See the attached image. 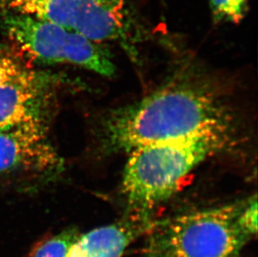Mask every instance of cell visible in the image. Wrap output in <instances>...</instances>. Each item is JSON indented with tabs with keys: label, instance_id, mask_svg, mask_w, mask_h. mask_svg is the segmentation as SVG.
I'll return each instance as SVG.
<instances>
[{
	"label": "cell",
	"instance_id": "obj_1",
	"mask_svg": "<svg viewBox=\"0 0 258 257\" xmlns=\"http://www.w3.org/2000/svg\"><path fill=\"white\" fill-rule=\"evenodd\" d=\"M236 117L225 96L205 78H177L142 100L112 109L100 122L109 153L198 136L234 135Z\"/></svg>",
	"mask_w": 258,
	"mask_h": 257
},
{
	"label": "cell",
	"instance_id": "obj_2",
	"mask_svg": "<svg viewBox=\"0 0 258 257\" xmlns=\"http://www.w3.org/2000/svg\"><path fill=\"white\" fill-rule=\"evenodd\" d=\"M231 134L198 136L144 146L130 152L121 189L130 214L149 217L202 163L233 142Z\"/></svg>",
	"mask_w": 258,
	"mask_h": 257
},
{
	"label": "cell",
	"instance_id": "obj_3",
	"mask_svg": "<svg viewBox=\"0 0 258 257\" xmlns=\"http://www.w3.org/2000/svg\"><path fill=\"white\" fill-rule=\"evenodd\" d=\"M244 202L193 211L149 230L145 257H239L251 238L239 226Z\"/></svg>",
	"mask_w": 258,
	"mask_h": 257
},
{
	"label": "cell",
	"instance_id": "obj_4",
	"mask_svg": "<svg viewBox=\"0 0 258 257\" xmlns=\"http://www.w3.org/2000/svg\"><path fill=\"white\" fill-rule=\"evenodd\" d=\"M0 13L37 18L93 41H115L135 58L142 38L137 15L125 0H0Z\"/></svg>",
	"mask_w": 258,
	"mask_h": 257
},
{
	"label": "cell",
	"instance_id": "obj_5",
	"mask_svg": "<svg viewBox=\"0 0 258 257\" xmlns=\"http://www.w3.org/2000/svg\"><path fill=\"white\" fill-rule=\"evenodd\" d=\"M0 29L34 60L44 65H70L105 77L115 76L112 54L66 27L14 13H0Z\"/></svg>",
	"mask_w": 258,
	"mask_h": 257
},
{
	"label": "cell",
	"instance_id": "obj_6",
	"mask_svg": "<svg viewBox=\"0 0 258 257\" xmlns=\"http://www.w3.org/2000/svg\"><path fill=\"white\" fill-rule=\"evenodd\" d=\"M63 170V160L49 140L46 122L0 130L1 184L32 188L51 182Z\"/></svg>",
	"mask_w": 258,
	"mask_h": 257
},
{
	"label": "cell",
	"instance_id": "obj_7",
	"mask_svg": "<svg viewBox=\"0 0 258 257\" xmlns=\"http://www.w3.org/2000/svg\"><path fill=\"white\" fill-rule=\"evenodd\" d=\"M51 82L29 68L0 85V130L28 122L48 123Z\"/></svg>",
	"mask_w": 258,
	"mask_h": 257
},
{
	"label": "cell",
	"instance_id": "obj_8",
	"mask_svg": "<svg viewBox=\"0 0 258 257\" xmlns=\"http://www.w3.org/2000/svg\"><path fill=\"white\" fill-rule=\"evenodd\" d=\"M153 223L151 218L130 214L116 223L79 235L67 257H121L125 249L148 232Z\"/></svg>",
	"mask_w": 258,
	"mask_h": 257
},
{
	"label": "cell",
	"instance_id": "obj_9",
	"mask_svg": "<svg viewBox=\"0 0 258 257\" xmlns=\"http://www.w3.org/2000/svg\"><path fill=\"white\" fill-rule=\"evenodd\" d=\"M78 231L70 229L39 244L30 257H67L69 250L78 239Z\"/></svg>",
	"mask_w": 258,
	"mask_h": 257
},
{
	"label": "cell",
	"instance_id": "obj_10",
	"mask_svg": "<svg viewBox=\"0 0 258 257\" xmlns=\"http://www.w3.org/2000/svg\"><path fill=\"white\" fill-rule=\"evenodd\" d=\"M249 0H211V10L215 22L238 24L248 10Z\"/></svg>",
	"mask_w": 258,
	"mask_h": 257
},
{
	"label": "cell",
	"instance_id": "obj_11",
	"mask_svg": "<svg viewBox=\"0 0 258 257\" xmlns=\"http://www.w3.org/2000/svg\"><path fill=\"white\" fill-rule=\"evenodd\" d=\"M28 68L7 47L0 44V85L16 77Z\"/></svg>",
	"mask_w": 258,
	"mask_h": 257
},
{
	"label": "cell",
	"instance_id": "obj_12",
	"mask_svg": "<svg viewBox=\"0 0 258 257\" xmlns=\"http://www.w3.org/2000/svg\"><path fill=\"white\" fill-rule=\"evenodd\" d=\"M239 226L248 237L255 236L257 231V201L256 196L246 200L238 216Z\"/></svg>",
	"mask_w": 258,
	"mask_h": 257
}]
</instances>
